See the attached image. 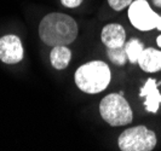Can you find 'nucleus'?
Segmentation results:
<instances>
[{
	"label": "nucleus",
	"mask_w": 161,
	"mask_h": 151,
	"mask_svg": "<svg viewBox=\"0 0 161 151\" xmlns=\"http://www.w3.org/2000/svg\"><path fill=\"white\" fill-rule=\"evenodd\" d=\"M99 114L102 119L113 127L126 126L131 123L133 119L129 102L120 93L105 95L99 103Z\"/></svg>",
	"instance_id": "obj_3"
},
{
	"label": "nucleus",
	"mask_w": 161,
	"mask_h": 151,
	"mask_svg": "<svg viewBox=\"0 0 161 151\" xmlns=\"http://www.w3.org/2000/svg\"><path fill=\"white\" fill-rule=\"evenodd\" d=\"M74 79L75 85L84 93L97 94L109 86L112 73L105 62L91 61L76 69Z\"/></svg>",
	"instance_id": "obj_2"
},
{
	"label": "nucleus",
	"mask_w": 161,
	"mask_h": 151,
	"mask_svg": "<svg viewBox=\"0 0 161 151\" xmlns=\"http://www.w3.org/2000/svg\"><path fill=\"white\" fill-rule=\"evenodd\" d=\"M156 134L145 126L125 129L118 139L121 151H152L156 146Z\"/></svg>",
	"instance_id": "obj_4"
},
{
	"label": "nucleus",
	"mask_w": 161,
	"mask_h": 151,
	"mask_svg": "<svg viewBox=\"0 0 161 151\" xmlns=\"http://www.w3.org/2000/svg\"><path fill=\"white\" fill-rule=\"evenodd\" d=\"M84 0H61V3L63 4V6L65 8H78L82 3Z\"/></svg>",
	"instance_id": "obj_14"
},
{
	"label": "nucleus",
	"mask_w": 161,
	"mask_h": 151,
	"mask_svg": "<svg viewBox=\"0 0 161 151\" xmlns=\"http://www.w3.org/2000/svg\"><path fill=\"white\" fill-rule=\"evenodd\" d=\"M137 63L141 69L147 73H156L161 70V51L153 47L144 48L138 57Z\"/></svg>",
	"instance_id": "obj_9"
},
{
	"label": "nucleus",
	"mask_w": 161,
	"mask_h": 151,
	"mask_svg": "<svg viewBox=\"0 0 161 151\" xmlns=\"http://www.w3.org/2000/svg\"><path fill=\"white\" fill-rule=\"evenodd\" d=\"M161 82H156V80L148 79L145 85L141 88L139 95L144 97L145 102L144 105L147 110L150 112H158L159 106L161 104V93L158 89V86H160Z\"/></svg>",
	"instance_id": "obj_8"
},
{
	"label": "nucleus",
	"mask_w": 161,
	"mask_h": 151,
	"mask_svg": "<svg viewBox=\"0 0 161 151\" xmlns=\"http://www.w3.org/2000/svg\"><path fill=\"white\" fill-rule=\"evenodd\" d=\"M156 44H158V46H159V47H161V34L156 38Z\"/></svg>",
	"instance_id": "obj_16"
},
{
	"label": "nucleus",
	"mask_w": 161,
	"mask_h": 151,
	"mask_svg": "<svg viewBox=\"0 0 161 151\" xmlns=\"http://www.w3.org/2000/svg\"><path fill=\"white\" fill-rule=\"evenodd\" d=\"M124 46H125V50H126V53H127V58H129L130 63H133V64L137 63L138 57L141 56L142 51L144 50V46L141 42V40L131 39Z\"/></svg>",
	"instance_id": "obj_11"
},
{
	"label": "nucleus",
	"mask_w": 161,
	"mask_h": 151,
	"mask_svg": "<svg viewBox=\"0 0 161 151\" xmlns=\"http://www.w3.org/2000/svg\"><path fill=\"white\" fill-rule=\"evenodd\" d=\"M72 58V51L65 45L53 46L50 52V62L57 70H63L68 67Z\"/></svg>",
	"instance_id": "obj_10"
},
{
	"label": "nucleus",
	"mask_w": 161,
	"mask_h": 151,
	"mask_svg": "<svg viewBox=\"0 0 161 151\" xmlns=\"http://www.w3.org/2000/svg\"><path fill=\"white\" fill-rule=\"evenodd\" d=\"M23 59V46L19 38L8 34L0 38V61L5 64H16Z\"/></svg>",
	"instance_id": "obj_6"
},
{
	"label": "nucleus",
	"mask_w": 161,
	"mask_h": 151,
	"mask_svg": "<svg viewBox=\"0 0 161 151\" xmlns=\"http://www.w3.org/2000/svg\"><path fill=\"white\" fill-rule=\"evenodd\" d=\"M79 27L73 17L61 12H51L41 19L39 36L48 46L69 45L78 38Z\"/></svg>",
	"instance_id": "obj_1"
},
{
	"label": "nucleus",
	"mask_w": 161,
	"mask_h": 151,
	"mask_svg": "<svg viewBox=\"0 0 161 151\" xmlns=\"http://www.w3.org/2000/svg\"><path fill=\"white\" fill-rule=\"evenodd\" d=\"M129 19L138 30L148 32L158 29L161 32V16L154 12L147 0L132 1L129 6Z\"/></svg>",
	"instance_id": "obj_5"
},
{
	"label": "nucleus",
	"mask_w": 161,
	"mask_h": 151,
	"mask_svg": "<svg viewBox=\"0 0 161 151\" xmlns=\"http://www.w3.org/2000/svg\"><path fill=\"white\" fill-rule=\"evenodd\" d=\"M153 4L158 8H161V0H153Z\"/></svg>",
	"instance_id": "obj_15"
},
{
	"label": "nucleus",
	"mask_w": 161,
	"mask_h": 151,
	"mask_svg": "<svg viewBox=\"0 0 161 151\" xmlns=\"http://www.w3.org/2000/svg\"><path fill=\"white\" fill-rule=\"evenodd\" d=\"M108 4L115 11H121L132 4V0H108Z\"/></svg>",
	"instance_id": "obj_13"
},
{
	"label": "nucleus",
	"mask_w": 161,
	"mask_h": 151,
	"mask_svg": "<svg viewBox=\"0 0 161 151\" xmlns=\"http://www.w3.org/2000/svg\"><path fill=\"white\" fill-rule=\"evenodd\" d=\"M101 40L107 48H116L125 45L126 32L124 27L118 23H110L104 25L101 33Z\"/></svg>",
	"instance_id": "obj_7"
},
{
	"label": "nucleus",
	"mask_w": 161,
	"mask_h": 151,
	"mask_svg": "<svg viewBox=\"0 0 161 151\" xmlns=\"http://www.w3.org/2000/svg\"><path fill=\"white\" fill-rule=\"evenodd\" d=\"M107 56L112 63H114L115 65H119V67L126 64V61L129 59L125 46L116 48H107Z\"/></svg>",
	"instance_id": "obj_12"
}]
</instances>
